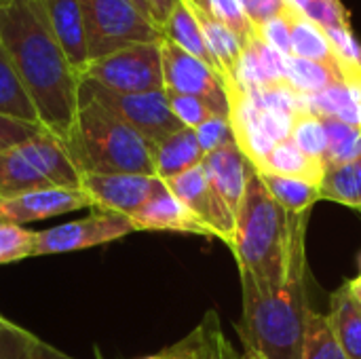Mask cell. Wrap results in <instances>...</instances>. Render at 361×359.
I'll use <instances>...</instances> for the list:
<instances>
[{
  "label": "cell",
  "instance_id": "cell-1",
  "mask_svg": "<svg viewBox=\"0 0 361 359\" xmlns=\"http://www.w3.org/2000/svg\"><path fill=\"white\" fill-rule=\"evenodd\" d=\"M0 38L42 129L66 144L78 112L80 76L47 28L34 0H0Z\"/></svg>",
  "mask_w": 361,
  "mask_h": 359
},
{
  "label": "cell",
  "instance_id": "cell-2",
  "mask_svg": "<svg viewBox=\"0 0 361 359\" xmlns=\"http://www.w3.org/2000/svg\"><path fill=\"white\" fill-rule=\"evenodd\" d=\"M309 214L286 212L256 171L237 212L235 243L231 248L239 271L247 273L262 290L281 288L292 267L307 260L305 233Z\"/></svg>",
  "mask_w": 361,
  "mask_h": 359
},
{
  "label": "cell",
  "instance_id": "cell-3",
  "mask_svg": "<svg viewBox=\"0 0 361 359\" xmlns=\"http://www.w3.org/2000/svg\"><path fill=\"white\" fill-rule=\"evenodd\" d=\"M307 260L292 267L286 284L262 290L247 273H241L243 322L241 339L245 359H305L309 300L305 286Z\"/></svg>",
  "mask_w": 361,
  "mask_h": 359
},
{
  "label": "cell",
  "instance_id": "cell-4",
  "mask_svg": "<svg viewBox=\"0 0 361 359\" xmlns=\"http://www.w3.org/2000/svg\"><path fill=\"white\" fill-rule=\"evenodd\" d=\"M63 146L80 174L157 176L152 146L82 91H78L74 129Z\"/></svg>",
  "mask_w": 361,
  "mask_h": 359
},
{
  "label": "cell",
  "instance_id": "cell-5",
  "mask_svg": "<svg viewBox=\"0 0 361 359\" xmlns=\"http://www.w3.org/2000/svg\"><path fill=\"white\" fill-rule=\"evenodd\" d=\"M55 186H80V171L55 135L42 131L19 146L0 150V199Z\"/></svg>",
  "mask_w": 361,
  "mask_h": 359
},
{
  "label": "cell",
  "instance_id": "cell-6",
  "mask_svg": "<svg viewBox=\"0 0 361 359\" xmlns=\"http://www.w3.org/2000/svg\"><path fill=\"white\" fill-rule=\"evenodd\" d=\"M80 4L91 61L131 44L163 38L157 23L131 0H80Z\"/></svg>",
  "mask_w": 361,
  "mask_h": 359
},
{
  "label": "cell",
  "instance_id": "cell-7",
  "mask_svg": "<svg viewBox=\"0 0 361 359\" xmlns=\"http://www.w3.org/2000/svg\"><path fill=\"white\" fill-rule=\"evenodd\" d=\"M82 78H89L116 93L163 91L165 80H163L161 40L131 44L106 57L93 59L85 68Z\"/></svg>",
  "mask_w": 361,
  "mask_h": 359
},
{
  "label": "cell",
  "instance_id": "cell-8",
  "mask_svg": "<svg viewBox=\"0 0 361 359\" xmlns=\"http://www.w3.org/2000/svg\"><path fill=\"white\" fill-rule=\"evenodd\" d=\"M80 91L91 95L112 114H116L123 123L137 131L150 146L159 144L161 140L184 127L173 116L165 89L150 93H116L89 78H80Z\"/></svg>",
  "mask_w": 361,
  "mask_h": 359
},
{
  "label": "cell",
  "instance_id": "cell-9",
  "mask_svg": "<svg viewBox=\"0 0 361 359\" xmlns=\"http://www.w3.org/2000/svg\"><path fill=\"white\" fill-rule=\"evenodd\" d=\"M135 231L137 226L129 216L106 209H93V214L87 218L36 233V256L89 250L95 245L118 241Z\"/></svg>",
  "mask_w": 361,
  "mask_h": 359
},
{
  "label": "cell",
  "instance_id": "cell-10",
  "mask_svg": "<svg viewBox=\"0 0 361 359\" xmlns=\"http://www.w3.org/2000/svg\"><path fill=\"white\" fill-rule=\"evenodd\" d=\"M161 59L165 91L201 97L220 116L231 114L224 80L212 66H207L199 57L186 53L184 49L176 47L165 38H161Z\"/></svg>",
  "mask_w": 361,
  "mask_h": 359
},
{
  "label": "cell",
  "instance_id": "cell-11",
  "mask_svg": "<svg viewBox=\"0 0 361 359\" xmlns=\"http://www.w3.org/2000/svg\"><path fill=\"white\" fill-rule=\"evenodd\" d=\"M165 184L214 233L216 239L233 248L237 216L226 205V201L218 195V190L212 186L201 165L167 180Z\"/></svg>",
  "mask_w": 361,
  "mask_h": 359
},
{
  "label": "cell",
  "instance_id": "cell-12",
  "mask_svg": "<svg viewBox=\"0 0 361 359\" xmlns=\"http://www.w3.org/2000/svg\"><path fill=\"white\" fill-rule=\"evenodd\" d=\"M163 184L157 176L140 174H80V188L93 209L116 212L133 218Z\"/></svg>",
  "mask_w": 361,
  "mask_h": 359
},
{
  "label": "cell",
  "instance_id": "cell-13",
  "mask_svg": "<svg viewBox=\"0 0 361 359\" xmlns=\"http://www.w3.org/2000/svg\"><path fill=\"white\" fill-rule=\"evenodd\" d=\"M91 207V199L87 193L78 188H68V186H55V188H40V190H30L17 197H6L0 199V222H11V224H25V222H36V220H47L55 218L61 214H70L76 209Z\"/></svg>",
  "mask_w": 361,
  "mask_h": 359
},
{
  "label": "cell",
  "instance_id": "cell-14",
  "mask_svg": "<svg viewBox=\"0 0 361 359\" xmlns=\"http://www.w3.org/2000/svg\"><path fill=\"white\" fill-rule=\"evenodd\" d=\"M47 28L63 49L72 68L82 78L89 66V44L85 32V15L80 0H34Z\"/></svg>",
  "mask_w": 361,
  "mask_h": 359
},
{
  "label": "cell",
  "instance_id": "cell-15",
  "mask_svg": "<svg viewBox=\"0 0 361 359\" xmlns=\"http://www.w3.org/2000/svg\"><path fill=\"white\" fill-rule=\"evenodd\" d=\"M201 167L207 180L212 182V186L218 190V195L226 201V205L237 216L241 201L245 197L247 184L252 176L258 171L256 165L245 157L239 144H228L205 154Z\"/></svg>",
  "mask_w": 361,
  "mask_h": 359
},
{
  "label": "cell",
  "instance_id": "cell-16",
  "mask_svg": "<svg viewBox=\"0 0 361 359\" xmlns=\"http://www.w3.org/2000/svg\"><path fill=\"white\" fill-rule=\"evenodd\" d=\"M131 220L137 231H173L199 237H214V233L167 188L165 182Z\"/></svg>",
  "mask_w": 361,
  "mask_h": 359
},
{
  "label": "cell",
  "instance_id": "cell-17",
  "mask_svg": "<svg viewBox=\"0 0 361 359\" xmlns=\"http://www.w3.org/2000/svg\"><path fill=\"white\" fill-rule=\"evenodd\" d=\"M186 4L190 6L192 15L197 17L199 25H201L203 38H205L207 49L218 66L222 80H233L235 68L243 55L245 44L231 28H226L222 21H218L203 4H199L197 0H186Z\"/></svg>",
  "mask_w": 361,
  "mask_h": 359
},
{
  "label": "cell",
  "instance_id": "cell-18",
  "mask_svg": "<svg viewBox=\"0 0 361 359\" xmlns=\"http://www.w3.org/2000/svg\"><path fill=\"white\" fill-rule=\"evenodd\" d=\"M290 25H292V55L294 57L326 63V66L334 68L345 83H361V80H355L349 74V70L343 66V61L334 53L330 38L322 25H317L315 21L305 17L296 8L290 11Z\"/></svg>",
  "mask_w": 361,
  "mask_h": 359
},
{
  "label": "cell",
  "instance_id": "cell-19",
  "mask_svg": "<svg viewBox=\"0 0 361 359\" xmlns=\"http://www.w3.org/2000/svg\"><path fill=\"white\" fill-rule=\"evenodd\" d=\"M203 150L199 146L195 129L182 127L180 131L167 135L159 144L152 146V163L154 174L163 182L197 167L203 163Z\"/></svg>",
  "mask_w": 361,
  "mask_h": 359
},
{
  "label": "cell",
  "instance_id": "cell-20",
  "mask_svg": "<svg viewBox=\"0 0 361 359\" xmlns=\"http://www.w3.org/2000/svg\"><path fill=\"white\" fill-rule=\"evenodd\" d=\"M328 320L345 355L349 359H361V309L347 284L332 294Z\"/></svg>",
  "mask_w": 361,
  "mask_h": 359
},
{
  "label": "cell",
  "instance_id": "cell-21",
  "mask_svg": "<svg viewBox=\"0 0 361 359\" xmlns=\"http://www.w3.org/2000/svg\"><path fill=\"white\" fill-rule=\"evenodd\" d=\"M0 114L21 121V123H30V125H40L36 108L17 74V68L0 38Z\"/></svg>",
  "mask_w": 361,
  "mask_h": 359
},
{
  "label": "cell",
  "instance_id": "cell-22",
  "mask_svg": "<svg viewBox=\"0 0 361 359\" xmlns=\"http://www.w3.org/2000/svg\"><path fill=\"white\" fill-rule=\"evenodd\" d=\"M161 34L165 40L173 42L176 47L184 49L186 53L199 57L201 61H205L207 66H212L218 72V66L207 49V42L203 38L201 25L197 21V17L192 15L190 6L186 4V0H178L176 8L171 11L169 19L165 21V25L161 28ZM220 74V72H218Z\"/></svg>",
  "mask_w": 361,
  "mask_h": 359
},
{
  "label": "cell",
  "instance_id": "cell-23",
  "mask_svg": "<svg viewBox=\"0 0 361 359\" xmlns=\"http://www.w3.org/2000/svg\"><path fill=\"white\" fill-rule=\"evenodd\" d=\"M324 169L326 163L307 157L302 150H298L290 140L277 144L269 157L264 159V163L260 165V174H273V176H283V178H296V180H305L311 182L315 186H319L322 178H324Z\"/></svg>",
  "mask_w": 361,
  "mask_h": 359
},
{
  "label": "cell",
  "instance_id": "cell-24",
  "mask_svg": "<svg viewBox=\"0 0 361 359\" xmlns=\"http://www.w3.org/2000/svg\"><path fill=\"white\" fill-rule=\"evenodd\" d=\"M319 193L322 199L361 209V159L351 163L326 165Z\"/></svg>",
  "mask_w": 361,
  "mask_h": 359
},
{
  "label": "cell",
  "instance_id": "cell-25",
  "mask_svg": "<svg viewBox=\"0 0 361 359\" xmlns=\"http://www.w3.org/2000/svg\"><path fill=\"white\" fill-rule=\"evenodd\" d=\"M260 178L267 184L271 197L290 214H309L313 209V205L322 199L319 186H315L311 182L273 176V174H260Z\"/></svg>",
  "mask_w": 361,
  "mask_h": 359
},
{
  "label": "cell",
  "instance_id": "cell-26",
  "mask_svg": "<svg viewBox=\"0 0 361 359\" xmlns=\"http://www.w3.org/2000/svg\"><path fill=\"white\" fill-rule=\"evenodd\" d=\"M286 83L300 95H315L345 80L334 68L326 63L290 55L286 61Z\"/></svg>",
  "mask_w": 361,
  "mask_h": 359
},
{
  "label": "cell",
  "instance_id": "cell-27",
  "mask_svg": "<svg viewBox=\"0 0 361 359\" xmlns=\"http://www.w3.org/2000/svg\"><path fill=\"white\" fill-rule=\"evenodd\" d=\"M326 129V165L351 163L361 159V129L336 118L322 116Z\"/></svg>",
  "mask_w": 361,
  "mask_h": 359
},
{
  "label": "cell",
  "instance_id": "cell-28",
  "mask_svg": "<svg viewBox=\"0 0 361 359\" xmlns=\"http://www.w3.org/2000/svg\"><path fill=\"white\" fill-rule=\"evenodd\" d=\"M305 359H349L334 336L328 315L317 313L313 309L309 313Z\"/></svg>",
  "mask_w": 361,
  "mask_h": 359
},
{
  "label": "cell",
  "instance_id": "cell-29",
  "mask_svg": "<svg viewBox=\"0 0 361 359\" xmlns=\"http://www.w3.org/2000/svg\"><path fill=\"white\" fill-rule=\"evenodd\" d=\"M290 142L302 150L307 157L324 161L326 157V129H324V121L317 114L311 112H300L294 116V125H292V133H290Z\"/></svg>",
  "mask_w": 361,
  "mask_h": 359
},
{
  "label": "cell",
  "instance_id": "cell-30",
  "mask_svg": "<svg viewBox=\"0 0 361 359\" xmlns=\"http://www.w3.org/2000/svg\"><path fill=\"white\" fill-rule=\"evenodd\" d=\"M203 4L218 21H222L226 28H231L243 44H247L252 38H256V28L250 21L245 13L243 0H197Z\"/></svg>",
  "mask_w": 361,
  "mask_h": 359
},
{
  "label": "cell",
  "instance_id": "cell-31",
  "mask_svg": "<svg viewBox=\"0 0 361 359\" xmlns=\"http://www.w3.org/2000/svg\"><path fill=\"white\" fill-rule=\"evenodd\" d=\"M36 256V233L19 224L0 222V264Z\"/></svg>",
  "mask_w": 361,
  "mask_h": 359
},
{
  "label": "cell",
  "instance_id": "cell-32",
  "mask_svg": "<svg viewBox=\"0 0 361 359\" xmlns=\"http://www.w3.org/2000/svg\"><path fill=\"white\" fill-rule=\"evenodd\" d=\"M167 93V102L169 108L173 112V116L188 129H197L199 125H203L205 121L220 116L205 99L195 97V95H180V93Z\"/></svg>",
  "mask_w": 361,
  "mask_h": 359
},
{
  "label": "cell",
  "instance_id": "cell-33",
  "mask_svg": "<svg viewBox=\"0 0 361 359\" xmlns=\"http://www.w3.org/2000/svg\"><path fill=\"white\" fill-rule=\"evenodd\" d=\"M36 336L0 315V359H32Z\"/></svg>",
  "mask_w": 361,
  "mask_h": 359
},
{
  "label": "cell",
  "instance_id": "cell-34",
  "mask_svg": "<svg viewBox=\"0 0 361 359\" xmlns=\"http://www.w3.org/2000/svg\"><path fill=\"white\" fill-rule=\"evenodd\" d=\"M195 133H197L203 154H209L228 144H237L235 129H233V123L228 116H214V118L205 121L203 125H199L195 129Z\"/></svg>",
  "mask_w": 361,
  "mask_h": 359
},
{
  "label": "cell",
  "instance_id": "cell-35",
  "mask_svg": "<svg viewBox=\"0 0 361 359\" xmlns=\"http://www.w3.org/2000/svg\"><path fill=\"white\" fill-rule=\"evenodd\" d=\"M302 15L315 21L317 25H322L324 30L351 25L349 11L341 0H309Z\"/></svg>",
  "mask_w": 361,
  "mask_h": 359
},
{
  "label": "cell",
  "instance_id": "cell-36",
  "mask_svg": "<svg viewBox=\"0 0 361 359\" xmlns=\"http://www.w3.org/2000/svg\"><path fill=\"white\" fill-rule=\"evenodd\" d=\"M292 11V8H290ZM290 11L286 15L273 17L256 28V36L269 44L271 49L279 51L281 55H292V25H290Z\"/></svg>",
  "mask_w": 361,
  "mask_h": 359
},
{
  "label": "cell",
  "instance_id": "cell-37",
  "mask_svg": "<svg viewBox=\"0 0 361 359\" xmlns=\"http://www.w3.org/2000/svg\"><path fill=\"white\" fill-rule=\"evenodd\" d=\"M44 129L38 125H30V123H21L8 116L0 114V150H8L13 146H19L32 138H36L38 133H42Z\"/></svg>",
  "mask_w": 361,
  "mask_h": 359
},
{
  "label": "cell",
  "instance_id": "cell-38",
  "mask_svg": "<svg viewBox=\"0 0 361 359\" xmlns=\"http://www.w3.org/2000/svg\"><path fill=\"white\" fill-rule=\"evenodd\" d=\"M245 4V13L250 17V21L254 23V28L262 25L264 21L286 15L292 6L288 4V0H243Z\"/></svg>",
  "mask_w": 361,
  "mask_h": 359
},
{
  "label": "cell",
  "instance_id": "cell-39",
  "mask_svg": "<svg viewBox=\"0 0 361 359\" xmlns=\"http://www.w3.org/2000/svg\"><path fill=\"white\" fill-rule=\"evenodd\" d=\"M146 6H148V13L152 17V21L159 25V30L165 25V21L169 19L171 11L176 8L178 0H144Z\"/></svg>",
  "mask_w": 361,
  "mask_h": 359
},
{
  "label": "cell",
  "instance_id": "cell-40",
  "mask_svg": "<svg viewBox=\"0 0 361 359\" xmlns=\"http://www.w3.org/2000/svg\"><path fill=\"white\" fill-rule=\"evenodd\" d=\"M32 359H74V358H68L66 353L57 351L55 347H51V345H47V343H42V341H36Z\"/></svg>",
  "mask_w": 361,
  "mask_h": 359
},
{
  "label": "cell",
  "instance_id": "cell-41",
  "mask_svg": "<svg viewBox=\"0 0 361 359\" xmlns=\"http://www.w3.org/2000/svg\"><path fill=\"white\" fill-rule=\"evenodd\" d=\"M347 288H349L351 296L355 298V303L360 305L361 309V275L360 277H355V279H351V281H347Z\"/></svg>",
  "mask_w": 361,
  "mask_h": 359
},
{
  "label": "cell",
  "instance_id": "cell-42",
  "mask_svg": "<svg viewBox=\"0 0 361 359\" xmlns=\"http://www.w3.org/2000/svg\"><path fill=\"white\" fill-rule=\"evenodd\" d=\"M288 4H290L292 8H296L298 13H302V11H305V6L309 4V0H288Z\"/></svg>",
  "mask_w": 361,
  "mask_h": 359
},
{
  "label": "cell",
  "instance_id": "cell-43",
  "mask_svg": "<svg viewBox=\"0 0 361 359\" xmlns=\"http://www.w3.org/2000/svg\"><path fill=\"white\" fill-rule=\"evenodd\" d=\"M131 2H133V4H135V6H137L142 13H144V15H146V17H150V13H148V6H146V2H144V0H131ZM150 19H152V17H150ZM157 28H159V25H157Z\"/></svg>",
  "mask_w": 361,
  "mask_h": 359
},
{
  "label": "cell",
  "instance_id": "cell-44",
  "mask_svg": "<svg viewBox=\"0 0 361 359\" xmlns=\"http://www.w3.org/2000/svg\"><path fill=\"white\" fill-rule=\"evenodd\" d=\"M144 359H165L163 355H154V358H144Z\"/></svg>",
  "mask_w": 361,
  "mask_h": 359
},
{
  "label": "cell",
  "instance_id": "cell-45",
  "mask_svg": "<svg viewBox=\"0 0 361 359\" xmlns=\"http://www.w3.org/2000/svg\"><path fill=\"white\" fill-rule=\"evenodd\" d=\"M360 275H361V273H360Z\"/></svg>",
  "mask_w": 361,
  "mask_h": 359
}]
</instances>
